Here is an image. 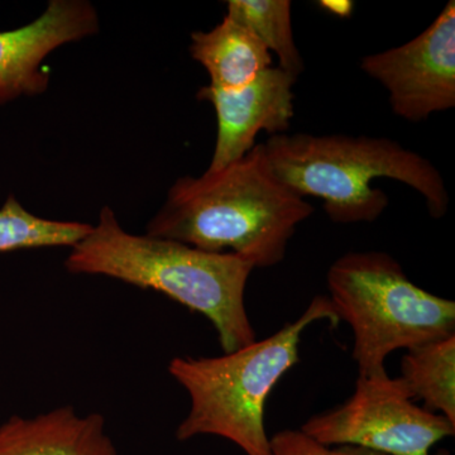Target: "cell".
<instances>
[{
  "instance_id": "5",
  "label": "cell",
  "mask_w": 455,
  "mask_h": 455,
  "mask_svg": "<svg viewBox=\"0 0 455 455\" xmlns=\"http://www.w3.org/2000/svg\"><path fill=\"white\" fill-rule=\"evenodd\" d=\"M326 283L339 322L355 335L358 376H383L391 353L455 335V302L416 286L388 253H346L328 269Z\"/></svg>"
},
{
  "instance_id": "14",
  "label": "cell",
  "mask_w": 455,
  "mask_h": 455,
  "mask_svg": "<svg viewBox=\"0 0 455 455\" xmlns=\"http://www.w3.org/2000/svg\"><path fill=\"white\" fill-rule=\"evenodd\" d=\"M90 224L36 217L14 196L0 209V252L44 247H74L92 230Z\"/></svg>"
},
{
  "instance_id": "3",
  "label": "cell",
  "mask_w": 455,
  "mask_h": 455,
  "mask_svg": "<svg viewBox=\"0 0 455 455\" xmlns=\"http://www.w3.org/2000/svg\"><path fill=\"white\" fill-rule=\"evenodd\" d=\"M263 148L275 175L299 196L322 199L334 223H372L381 217L390 197L373 187L376 179L396 180L414 188L433 220L448 212L451 197L440 171L396 140L283 133L269 137Z\"/></svg>"
},
{
  "instance_id": "12",
  "label": "cell",
  "mask_w": 455,
  "mask_h": 455,
  "mask_svg": "<svg viewBox=\"0 0 455 455\" xmlns=\"http://www.w3.org/2000/svg\"><path fill=\"white\" fill-rule=\"evenodd\" d=\"M401 379L425 410L455 424V335L407 350Z\"/></svg>"
},
{
  "instance_id": "7",
  "label": "cell",
  "mask_w": 455,
  "mask_h": 455,
  "mask_svg": "<svg viewBox=\"0 0 455 455\" xmlns=\"http://www.w3.org/2000/svg\"><path fill=\"white\" fill-rule=\"evenodd\" d=\"M361 70L388 92L392 112L407 122L427 121L455 107V2L403 46L368 55Z\"/></svg>"
},
{
  "instance_id": "9",
  "label": "cell",
  "mask_w": 455,
  "mask_h": 455,
  "mask_svg": "<svg viewBox=\"0 0 455 455\" xmlns=\"http://www.w3.org/2000/svg\"><path fill=\"white\" fill-rule=\"evenodd\" d=\"M98 31V13L92 3L51 0L35 22L0 32V106L46 92L50 77L42 71L44 60L65 44Z\"/></svg>"
},
{
  "instance_id": "2",
  "label": "cell",
  "mask_w": 455,
  "mask_h": 455,
  "mask_svg": "<svg viewBox=\"0 0 455 455\" xmlns=\"http://www.w3.org/2000/svg\"><path fill=\"white\" fill-rule=\"evenodd\" d=\"M71 248L65 260L68 272L101 275L169 296L212 323L224 353L257 340L244 302L254 266L238 254L204 252L171 239L131 235L109 206Z\"/></svg>"
},
{
  "instance_id": "1",
  "label": "cell",
  "mask_w": 455,
  "mask_h": 455,
  "mask_svg": "<svg viewBox=\"0 0 455 455\" xmlns=\"http://www.w3.org/2000/svg\"><path fill=\"white\" fill-rule=\"evenodd\" d=\"M313 212L275 175L260 143L221 170L176 180L147 235L238 254L254 268H269L283 262L296 228Z\"/></svg>"
},
{
  "instance_id": "11",
  "label": "cell",
  "mask_w": 455,
  "mask_h": 455,
  "mask_svg": "<svg viewBox=\"0 0 455 455\" xmlns=\"http://www.w3.org/2000/svg\"><path fill=\"white\" fill-rule=\"evenodd\" d=\"M190 55L211 75V85L238 89L272 66L271 52L247 27L230 17L209 32L191 35Z\"/></svg>"
},
{
  "instance_id": "4",
  "label": "cell",
  "mask_w": 455,
  "mask_h": 455,
  "mask_svg": "<svg viewBox=\"0 0 455 455\" xmlns=\"http://www.w3.org/2000/svg\"><path fill=\"white\" fill-rule=\"evenodd\" d=\"M339 325L329 296L319 295L295 322L263 340L220 357H176L169 373L190 396V411L176 439L220 436L245 455H272L265 427L269 394L287 371L300 362L304 331L316 322Z\"/></svg>"
},
{
  "instance_id": "8",
  "label": "cell",
  "mask_w": 455,
  "mask_h": 455,
  "mask_svg": "<svg viewBox=\"0 0 455 455\" xmlns=\"http://www.w3.org/2000/svg\"><path fill=\"white\" fill-rule=\"evenodd\" d=\"M296 82L278 66H271L242 88L208 85L197 92L199 100L214 107L218 119L217 143L208 171L221 170L244 157L256 146L260 131L272 136L289 131L295 116Z\"/></svg>"
},
{
  "instance_id": "16",
  "label": "cell",
  "mask_w": 455,
  "mask_h": 455,
  "mask_svg": "<svg viewBox=\"0 0 455 455\" xmlns=\"http://www.w3.org/2000/svg\"><path fill=\"white\" fill-rule=\"evenodd\" d=\"M319 4L338 17H350L353 11L352 2H320Z\"/></svg>"
},
{
  "instance_id": "13",
  "label": "cell",
  "mask_w": 455,
  "mask_h": 455,
  "mask_svg": "<svg viewBox=\"0 0 455 455\" xmlns=\"http://www.w3.org/2000/svg\"><path fill=\"white\" fill-rule=\"evenodd\" d=\"M291 4L290 0H229L226 16L251 29L276 53L278 68L298 80L305 64L293 38Z\"/></svg>"
},
{
  "instance_id": "15",
  "label": "cell",
  "mask_w": 455,
  "mask_h": 455,
  "mask_svg": "<svg viewBox=\"0 0 455 455\" xmlns=\"http://www.w3.org/2000/svg\"><path fill=\"white\" fill-rule=\"evenodd\" d=\"M272 455H386L357 445L328 447L305 434L304 431L286 429L269 438Z\"/></svg>"
},
{
  "instance_id": "10",
  "label": "cell",
  "mask_w": 455,
  "mask_h": 455,
  "mask_svg": "<svg viewBox=\"0 0 455 455\" xmlns=\"http://www.w3.org/2000/svg\"><path fill=\"white\" fill-rule=\"evenodd\" d=\"M0 455H118L98 412L64 406L36 418L12 416L0 427Z\"/></svg>"
},
{
  "instance_id": "6",
  "label": "cell",
  "mask_w": 455,
  "mask_h": 455,
  "mask_svg": "<svg viewBox=\"0 0 455 455\" xmlns=\"http://www.w3.org/2000/svg\"><path fill=\"white\" fill-rule=\"evenodd\" d=\"M301 430L328 447L357 445L386 455H451L431 451L455 435V424L416 405L403 379L386 373L358 376L346 403L311 416Z\"/></svg>"
}]
</instances>
